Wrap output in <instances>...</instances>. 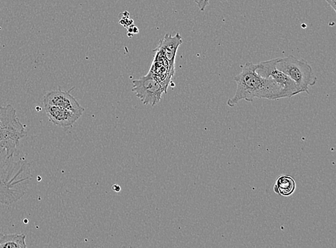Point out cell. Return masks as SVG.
<instances>
[{
    "label": "cell",
    "mask_w": 336,
    "mask_h": 248,
    "mask_svg": "<svg viewBox=\"0 0 336 248\" xmlns=\"http://www.w3.org/2000/svg\"><path fill=\"white\" fill-rule=\"evenodd\" d=\"M196 4L198 5V8L201 11H205L207 5H209L210 0H194Z\"/></svg>",
    "instance_id": "4fadbf2b"
},
{
    "label": "cell",
    "mask_w": 336,
    "mask_h": 248,
    "mask_svg": "<svg viewBox=\"0 0 336 248\" xmlns=\"http://www.w3.org/2000/svg\"><path fill=\"white\" fill-rule=\"evenodd\" d=\"M133 91L144 105L151 106L158 103L163 93H166L161 83L153 77L150 72L133 81Z\"/></svg>",
    "instance_id": "8992f818"
},
{
    "label": "cell",
    "mask_w": 336,
    "mask_h": 248,
    "mask_svg": "<svg viewBox=\"0 0 336 248\" xmlns=\"http://www.w3.org/2000/svg\"><path fill=\"white\" fill-rule=\"evenodd\" d=\"M296 184L295 180L290 176L280 177L277 179L276 185L274 186V191L280 195L284 197H288L295 192Z\"/></svg>",
    "instance_id": "8fae6325"
},
{
    "label": "cell",
    "mask_w": 336,
    "mask_h": 248,
    "mask_svg": "<svg viewBox=\"0 0 336 248\" xmlns=\"http://www.w3.org/2000/svg\"><path fill=\"white\" fill-rule=\"evenodd\" d=\"M25 235L23 234L0 233V247L3 248H25Z\"/></svg>",
    "instance_id": "7c38bea8"
},
{
    "label": "cell",
    "mask_w": 336,
    "mask_h": 248,
    "mask_svg": "<svg viewBox=\"0 0 336 248\" xmlns=\"http://www.w3.org/2000/svg\"><path fill=\"white\" fill-rule=\"evenodd\" d=\"M154 52L156 54L149 72L158 82L161 83L166 92L171 79L174 75V69L171 67L170 63L159 52Z\"/></svg>",
    "instance_id": "ba28073f"
},
{
    "label": "cell",
    "mask_w": 336,
    "mask_h": 248,
    "mask_svg": "<svg viewBox=\"0 0 336 248\" xmlns=\"http://www.w3.org/2000/svg\"><path fill=\"white\" fill-rule=\"evenodd\" d=\"M182 43V38L179 33L174 36L166 34L163 39L160 40L158 46L154 51L159 52L170 63L171 67L174 69L177 50Z\"/></svg>",
    "instance_id": "30bf717a"
},
{
    "label": "cell",
    "mask_w": 336,
    "mask_h": 248,
    "mask_svg": "<svg viewBox=\"0 0 336 248\" xmlns=\"http://www.w3.org/2000/svg\"><path fill=\"white\" fill-rule=\"evenodd\" d=\"M26 136L25 127L19 120L15 109L11 105L0 106V143L9 140L20 141Z\"/></svg>",
    "instance_id": "5b68a950"
},
{
    "label": "cell",
    "mask_w": 336,
    "mask_h": 248,
    "mask_svg": "<svg viewBox=\"0 0 336 248\" xmlns=\"http://www.w3.org/2000/svg\"><path fill=\"white\" fill-rule=\"evenodd\" d=\"M257 64L247 62L243 70L235 76L237 90L234 96L229 99L227 105L234 107L241 100L252 102L254 99L278 100L284 98L282 87L271 78L263 77L256 72Z\"/></svg>",
    "instance_id": "7a4b0ae2"
},
{
    "label": "cell",
    "mask_w": 336,
    "mask_h": 248,
    "mask_svg": "<svg viewBox=\"0 0 336 248\" xmlns=\"http://www.w3.org/2000/svg\"><path fill=\"white\" fill-rule=\"evenodd\" d=\"M276 68L291 78L305 93L309 94L308 88L316 85L317 77L313 73L312 67L304 59L299 60L293 55L278 58Z\"/></svg>",
    "instance_id": "3957f363"
},
{
    "label": "cell",
    "mask_w": 336,
    "mask_h": 248,
    "mask_svg": "<svg viewBox=\"0 0 336 248\" xmlns=\"http://www.w3.org/2000/svg\"><path fill=\"white\" fill-rule=\"evenodd\" d=\"M325 1L331 7L334 12H336V0H325Z\"/></svg>",
    "instance_id": "5bb4252c"
},
{
    "label": "cell",
    "mask_w": 336,
    "mask_h": 248,
    "mask_svg": "<svg viewBox=\"0 0 336 248\" xmlns=\"http://www.w3.org/2000/svg\"><path fill=\"white\" fill-rule=\"evenodd\" d=\"M113 189H114V190L115 192H119L120 190H121V187H120L119 185H115L114 187H113Z\"/></svg>",
    "instance_id": "9a60e30c"
},
{
    "label": "cell",
    "mask_w": 336,
    "mask_h": 248,
    "mask_svg": "<svg viewBox=\"0 0 336 248\" xmlns=\"http://www.w3.org/2000/svg\"><path fill=\"white\" fill-rule=\"evenodd\" d=\"M278 58L264 61L257 64L256 72L263 77L271 78L282 87L284 98H291L294 95L305 93L304 90L291 78L276 68Z\"/></svg>",
    "instance_id": "277c9868"
},
{
    "label": "cell",
    "mask_w": 336,
    "mask_h": 248,
    "mask_svg": "<svg viewBox=\"0 0 336 248\" xmlns=\"http://www.w3.org/2000/svg\"><path fill=\"white\" fill-rule=\"evenodd\" d=\"M74 88L67 92L60 89L49 92L43 98L44 105L55 106L59 108L72 111L78 115L82 116L84 108L79 103L71 93Z\"/></svg>",
    "instance_id": "52a82bcc"
},
{
    "label": "cell",
    "mask_w": 336,
    "mask_h": 248,
    "mask_svg": "<svg viewBox=\"0 0 336 248\" xmlns=\"http://www.w3.org/2000/svg\"><path fill=\"white\" fill-rule=\"evenodd\" d=\"M45 110L50 122L63 128H72L81 117L72 111L64 110L55 106L45 105Z\"/></svg>",
    "instance_id": "9c48e42d"
},
{
    "label": "cell",
    "mask_w": 336,
    "mask_h": 248,
    "mask_svg": "<svg viewBox=\"0 0 336 248\" xmlns=\"http://www.w3.org/2000/svg\"><path fill=\"white\" fill-rule=\"evenodd\" d=\"M19 141L0 143V203L10 205L23 197L27 183L32 179L29 164L16 161L15 153Z\"/></svg>",
    "instance_id": "6da1fadb"
}]
</instances>
